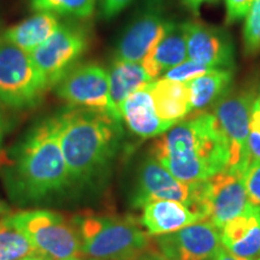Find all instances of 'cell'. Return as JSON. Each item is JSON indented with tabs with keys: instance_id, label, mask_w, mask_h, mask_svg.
<instances>
[{
	"instance_id": "36",
	"label": "cell",
	"mask_w": 260,
	"mask_h": 260,
	"mask_svg": "<svg viewBox=\"0 0 260 260\" xmlns=\"http://www.w3.org/2000/svg\"><path fill=\"white\" fill-rule=\"evenodd\" d=\"M61 260H82V259L77 258V256H70V258H67V259H61Z\"/></svg>"
},
{
	"instance_id": "11",
	"label": "cell",
	"mask_w": 260,
	"mask_h": 260,
	"mask_svg": "<svg viewBox=\"0 0 260 260\" xmlns=\"http://www.w3.org/2000/svg\"><path fill=\"white\" fill-rule=\"evenodd\" d=\"M174 22L165 21L161 0H149L145 10L129 24L117 45L115 59L141 63Z\"/></svg>"
},
{
	"instance_id": "7",
	"label": "cell",
	"mask_w": 260,
	"mask_h": 260,
	"mask_svg": "<svg viewBox=\"0 0 260 260\" xmlns=\"http://www.w3.org/2000/svg\"><path fill=\"white\" fill-rule=\"evenodd\" d=\"M152 200H172L186 205L193 212L209 219L206 206V181L184 183L174 177L153 157L142 162L133 205L142 207Z\"/></svg>"
},
{
	"instance_id": "4",
	"label": "cell",
	"mask_w": 260,
	"mask_h": 260,
	"mask_svg": "<svg viewBox=\"0 0 260 260\" xmlns=\"http://www.w3.org/2000/svg\"><path fill=\"white\" fill-rule=\"evenodd\" d=\"M75 225L81 253L95 260H135L149 243L147 234L130 218L83 217Z\"/></svg>"
},
{
	"instance_id": "22",
	"label": "cell",
	"mask_w": 260,
	"mask_h": 260,
	"mask_svg": "<svg viewBox=\"0 0 260 260\" xmlns=\"http://www.w3.org/2000/svg\"><path fill=\"white\" fill-rule=\"evenodd\" d=\"M233 69H212L187 82L193 110H204L223 99L232 87Z\"/></svg>"
},
{
	"instance_id": "2",
	"label": "cell",
	"mask_w": 260,
	"mask_h": 260,
	"mask_svg": "<svg viewBox=\"0 0 260 260\" xmlns=\"http://www.w3.org/2000/svg\"><path fill=\"white\" fill-rule=\"evenodd\" d=\"M58 116L60 147L70 180H89L115 155L122 134L121 122L82 107Z\"/></svg>"
},
{
	"instance_id": "37",
	"label": "cell",
	"mask_w": 260,
	"mask_h": 260,
	"mask_svg": "<svg viewBox=\"0 0 260 260\" xmlns=\"http://www.w3.org/2000/svg\"><path fill=\"white\" fill-rule=\"evenodd\" d=\"M258 96H259V98H260V90H259V94H258Z\"/></svg>"
},
{
	"instance_id": "32",
	"label": "cell",
	"mask_w": 260,
	"mask_h": 260,
	"mask_svg": "<svg viewBox=\"0 0 260 260\" xmlns=\"http://www.w3.org/2000/svg\"><path fill=\"white\" fill-rule=\"evenodd\" d=\"M213 260H243V259L234 255L233 253H230L226 248H224V247H220L219 251L217 252L216 255H214Z\"/></svg>"
},
{
	"instance_id": "34",
	"label": "cell",
	"mask_w": 260,
	"mask_h": 260,
	"mask_svg": "<svg viewBox=\"0 0 260 260\" xmlns=\"http://www.w3.org/2000/svg\"><path fill=\"white\" fill-rule=\"evenodd\" d=\"M4 132H5V123L3 119V115L0 112V151H2V145H3V138H4Z\"/></svg>"
},
{
	"instance_id": "16",
	"label": "cell",
	"mask_w": 260,
	"mask_h": 260,
	"mask_svg": "<svg viewBox=\"0 0 260 260\" xmlns=\"http://www.w3.org/2000/svg\"><path fill=\"white\" fill-rule=\"evenodd\" d=\"M121 118L134 134L142 139L160 136L172 128L158 116L147 87L126 98L121 106Z\"/></svg>"
},
{
	"instance_id": "25",
	"label": "cell",
	"mask_w": 260,
	"mask_h": 260,
	"mask_svg": "<svg viewBox=\"0 0 260 260\" xmlns=\"http://www.w3.org/2000/svg\"><path fill=\"white\" fill-rule=\"evenodd\" d=\"M243 45L245 53L248 56L260 53V0H253L251 9L246 16Z\"/></svg>"
},
{
	"instance_id": "20",
	"label": "cell",
	"mask_w": 260,
	"mask_h": 260,
	"mask_svg": "<svg viewBox=\"0 0 260 260\" xmlns=\"http://www.w3.org/2000/svg\"><path fill=\"white\" fill-rule=\"evenodd\" d=\"M61 25L59 18L52 12H37L31 17L6 29L3 40L31 53L44 45Z\"/></svg>"
},
{
	"instance_id": "3",
	"label": "cell",
	"mask_w": 260,
	"mask_h": 260,
	"mask_svg": "<svg viewBox=\"0 0 260 260\" xmlns=\"http://www.w3.org/2000/svg\"><path fill=\"white\" fill-rule=\"evenodd\" d=\"M59 116L44 119L19 146L16 186L29 200L64 189L71 181L59 140Z\"/></svg>"
},
{
	"instance_id": "29",
	"label": "cell",
	"mask_w": 260,
	"mask_h": 260,
	"mask_svg": "<svg viewBox=\"0 0 260 260\" xmlns=\"http://www.w3.org/2000/svg\"><path fill=\"white\" fill-rule=\"evenodd\" d=\"M133 0H102L103 17L111 19L125 9Z\"/></svg>"
},
{
	"instance_id": "33",
	"label": "cell",
	"mask_w": 260,
	"mask_h": 260,
	"mask_svg": "<svg viewBox=\"0 0 260 260\" xmlns=\"http://www.w3.org/2000/svg\"><path fill=\"white\" fill-rule=\"evenodd\" d=\"M135 260H169V259L162 254V253L148 252V253H142V254Z\"/></svg>"
},
{
	"instance_id": "18",
	"label": "cell",
	"mask_w": 260,
	"mask_h": 260,
	"mask_svg": "<svg viewBox=\"0 0 260 260\" xmlns=\"http://www.w3.org/2000/svg\"><path fill=\"white\" fill-rule=\"evenodd\" d=\"M188 59L184 24L174 23L167 34L142 59L141 64L152 80H157L182 61Z\"/></svg>"
},
{
	"instance_id": "21",
	"label": "cell",
	"mask_w": 260,
	"mask_h": 260,
	"mask_svg": "<svg viewBox=\"0 0 260 260\" xmlns=\"http://www.w3.org/2000/svg\"><path fill=\"white\" fill-rule=\"evenodd\" d=\"M110 99L117 118L122 122L121 106L133 93L144 89L152 82L141 63L115 59L109 70Z\"/></svg>"
},
{
	"instance_id": "26",
	"label": "cell",
	"mask_w": 260,
	"mask_h": 260,
	"mask_svg": "<svg viewBox=\"0 0 260 260\" xmlns=\"http://www.w3.org/2000/svg\"><path fill=\"white\" fill-rule=\"evenodd\" d=\"M210 70H212V68L197 63L191 59H186L181 64L167 71L162 77L172 81H178V82H189V81L209 73Z\"/></svg>"
},
{
	"instance_id": "12",
	"label": "cell",
	"mask_w": 260,
	"mask_h": 260,
	"mask_svg": "<svg viewBox=\"0 0 260 260\" xmlns=\"http://www.w3.org/2000/svg\"><path fill=\"white\" fill-rule=\"evenodd\" d=\"M158 245L169 260H213L222 239L212 222L201 220L159 237Z\"/></svg>"
},
{
	"instance_id": "38",
	"label": "cell",
	"mask_w": 260,
	"mask_h": 260,
	"mask_svg": "<svg viewBox=\"0 0 260 260\" xmlns=\"http://www.w3.org/2000/svg\"><path fill=\"white\" fill-rule=\"evenodd\" d=\"M94 260H95V259H94Z\"/></svg>"
},
{
	"instance_id": "31",
	"label": "cell",
	"mask_w": 260,
	"mask_h": 260,
	"mask_svg": "<svg viewBox=\"0 0 260 260\" xmlns=\"http://www.w3.org/2000/svg\"><path fill=\"white\" fill-rule=\"evenodd\" d=\"M216 2V0H183V3L186 4L188 9L190 10L194 14H198L201 6H203L205 3H212Z\"/></svg>"
},
{
	"instance_id": "23",
	"label": "cell",
	"mask_w": 260,
	"mask_h": 260,
	"mask_svg": "<svg viewBox=\"0 0 260 260\" xmlns=\"http://www.w3.org/2000/svg\"><path fill=\"white\" fill-rule=\"evenodd\" d=\"M34 254V246L21 230L6 219L0 223V260H23Z\"/></svg>"
},
{
	"instance_id": "24",
	"label": "cell",
	"mask_w": 260,
	"mask_h": 260,
	"mask_svg": "<svg viewBox=\"0 0 260 260\" xmlns=\"http://www.w3.org/2000/svg\"><path fill=\"white\" fill-rule=\"evenodd\" d=\"M96 0H30V6L37 12H52L87 18L92 16Z\"/></svg>"
},
{
	"instance_id": "13",
	"label": "cell",
	"mask_w": 260,
	"mask_h": 260,
	"mask_svg": "<svg viewBox=\"0 0 260 260\" xmlns=\"http://www.w3.org/2000/svg\"><path fill=\"white\" fill-rule=\"evenodd\" d=\"M184 24L188 59L212 69H233L235 64V47L225 30L197 22Z\"/></svg>"
},
{
	"instance_id": "19",
	"label": "cell",
	"mask_w": 260,
	"mask_h": 260,
	"mask_svg": "<svg viewBox=\"0 0 260 260\" xmlns=\"http://www.w3.org/2000/svg\"><path fill=\"white\" fill-rule=\"evenodd\" d=\"M155 111L162 121L174 126L193 111L187 82L157 79L147 86Z\"/></svg>"
},
{
	"instance_id": "27",
	"label": "cell",
	"mask_w": 260,
	"mask_h": 260,
	"mask_svg": "<svg viewBox=\"0 0 260 260\" xmlns=\"http://www.w3.org/2000/svg\"><path fill=\"white\" fill-rule=\"evenodd\" d=\"M248 201L260 207V160H252L243 175Z\"/></svg>"
},
{
	"instance_id": "1",
	"label": "cell",
	"mask_w": 260,
	"mask_h": 260,
	"mask_svg": "<svg viewBox=\"0 0 260 260\" xmlns=\"http://www.w3.org/2000/svg\"><path fill=\"white\" fill-rule=\"evenodd\" d=\"M152 157L178 181L193 183L225 170L229 145L213 113H203L159 136Z\"/></svg>"
},
{
	"instance_id": "9",
	"label": "cell",
	"mask_w": 260,
	"mask_h": 260,
	"mask_svg": "<svg viewBox=\"0 0 260 260\" xmlns=\"http://www.w3.org/2000/svg\"><path fill=\"white\" fill-rule=\"evenodd\" d=\"M88 46L82 28L61 24L48 40L30 56L46 81L48 88L57 86L67 76Z\"/></svg>"
},
{
	"instance_id": "6",
	"label": "cell",
	"mask_w": 260,
	"mask_h": 260,
	"mask_svg": "<svg viewBox=\"0 0 260 260\" xmlns=\"http://www.w3.org/2000/svg\"><path fill=\"white\" fill-rule=\"evenodd\" d=\"M48 88L30 53L0 40V100L14 109L38 105Z\"/></svg>"
},
{
	"instance_id": "17",
	"label": "cell",
	"mask_w": 260,
	"mask_h": 260,
	"mask_svg": "<svg viewBox=\"0 0 260 260\" xmlns=\"http://www.w3.org/2000/svg\"><path fill=\"white\" fill-rule=\"evenodd\" d=\"M141 223L149 235H167L204 220L186 205L172 200H152L142 206Z\"/></svg>"
},
{
	"instance_id": "8",
	"label": "cell",
	"mask_w": 260,
	"mask_h": 260,
	"mask_svg": "<svg viewBox=\"0 0 260 260\" xmlns=\"http://www.w3.org/2000/svg\"><path fill=\"white\" fill-rule=\"evenodd\" d=\"M254 99L253 90L226 94L216 104L213 113L229 145V161L225 169L242 176L251 164L248 135Z\"/></svg>"
},
{
	"instance_id": "10",
	"label": "cell",
	"mask_w": 260,
	"mask_h": 260,
	"mask_svg": "<svg viewBox=\"0 0 260 260\" xmlns=\"http://www.w3.org/2000/svg\"><path fill=\"white\" fill-rule=\"evenodd\" d=\"M58 96L70 106L104 112L116 121L110 99L109 71L96 63H87L74 68L57 84Z\"/></svg>"
},
{
	"instance_id": "30",
	"label": "cell",
	"mask_w": 260,
	"mask_h": 260,
	"mask_svg": "<svg viewBox=\"0 0 260 260\" xmlns=\"http://www.w3.org/2000/svg\"><path fill=\"white\" fill-rule=\"evenodd\" d=\"M248 153L252 160H260V133L249 130Z\"/></svg>"
},
{
	"instance_id": "28",
	"label": "cell",
	"mask_w": 260,
	"mask_h": 260,
	"mask_svg": "<svg viewBox=\"0 0 260 260\" xmlns=\"http://www.w3.org/2000/svg\"><path fill=\"white\" fill-rule=\"evenodd\" d=\"M253 0H225L226 23L233 24L246 18Z\"/></svg>"
},
{
	"instance_id": "5",
	"label": "cell",
	"mask_w": 260,
	"mask_h": 260,
	"mask_svg": "<svg viewBox=\"0 0 260 260\" xmlns=\"http://www.w3.org/2000/svg\"><path fill=\"white\" fill-rule=\"evenodd\" d=\"M28 237L45 260H61L81 253V237L75 224L51 211H27L6 218Z\"/></svg>"
},
{
	"instance_id": "14",
	"label": "cell",
	"mask_w": 260,
	"mask_h": 260,
	"mask_svg": "<svg viewBox=\"0 0 260 260\" xmlns=\"http://www.w3.org/2000/svg\"><path fill=\"white\" fill-rule=\"evenodd\" d=\"M248 203L242 175L225 169L206 180L207 220L219 230L239 216Z\"/></svg>"
},
{
	"instance_id": "35",
	"label": "cell",
	"mask_w": 260,
	"mask_h": 260,
	"mask_svg": "<svg viewBox=\"0 0 260 260\" xmlns=\"http://www.w3.org/2000/svg\"><path fill=\"white\" fill-rule=\"evenodd\" d=\"M23 260H45L44 258H41L40 255H37V254H34V255H30V256H28V258H25V259H23Z\"/></svg>"
},
{
	"instance_id": "15",
	"label": "cell",
	"mask_w": 260,
	"mask_h": 260,
	"mask_svg": "<svg viewBox=\"0 0 260 260\" xmlns=\"http://www.w3.org/2000/svg\"><path fill=\"white\" fill-rule=\"evenodd\" d=\"M224 248L243 260H260V207L248 203L220 229Z\"/></svg>"
}]
</instances>
